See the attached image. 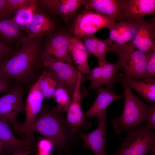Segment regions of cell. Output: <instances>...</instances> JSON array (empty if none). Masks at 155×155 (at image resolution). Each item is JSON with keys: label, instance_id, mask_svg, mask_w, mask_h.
Masks as SVG:
<instances>
[{"label": "cell", "instance_id": "cell-1", "mask_svg": "<svg viewBox=\"0 0 155 155\" xmlns=\"http://www.w3.org/2000/svg\"><path fill=\"white\" fill-rule=\"evenodd\" d=\"M42 49V37L22 44L20 50L11 58L0 61V78L13 80L21 84L30 82L35 76Z\"/></svg>", "mask_w": 155, "mask_h": 155}, {"label": "cell", "instance_id": "cell-2", "mask_svg": "<svg viewBox=\"0 0 155 155\" xmlns=\"http://www.w3.org/2000/svg\"><path fill=\"white\" fill-rule=\"evenodd\" d=\"M34 131L50 140L56 148L61 149L75 140L77 132L61 112L52 110L47 104L42 106L37 116Z\"/></svg>", "mask_w": 155, "mask_h": 155}, {"label": "cell", "instance_id": "cell-3", "mask_svg": "<svg viewBox=\"0 0 155 155\" xmlns=\"http://www.w3.org/2000/svg\"><path fill=\"white\" fill-rule=\"evenodd\" d=\"M39 81L37 80L32 84L26 98L25 121L21 122L17 121L11 127L15 133L34 148L36 143L34 136V125L44 99L39 87Z\"/></svg>", "mask_w": 155, "mask_h": 155}, {"label": "cell", "instance_id": "cell-4", "mask_svg": "<svg viewBox=\"0 0 155 155\" xmlns=\"http://www.w3.org/2000/svg\"><path fill=\"white\" fill-rule=\"evenodd\" d=\"M122 85L124 89L123 110L121 115L113 121V128L119 134L123 130L127 131L144 124L148 106L133 94L128 86L125 84Z\"/></svg>", "mask_w": 155, "mask_h": 155}, {"label": "cell", "instance_id": "cell-5", "mask_svg": "<svg viewBox=\"0 0 155 155\" xmlns=\"http://www.w3.org/2000/svg\"><path fill=\"white\" fill-rule=\"evenodd\" d=\"M110 45L112 51L117 55L118 61L126 77L135 80L145 79L148 60L150 55L136 50L127 44L120 45L113 42Z\"/></svg>", "mask_w": 155, "mask_h": 155}, {"label": "cell", "instance_id": "cell-6", "mask_svg": "<svg viewBox=\"0 0 155 155\" xmlns=\"http://www.w3.org/2000/svg\"><path fill=\"white\" fill-rule=\"evenodd\" d=\"M119 150L108 155H147L155 147V133L144 125L135 127L127 131Z\"/></svg>", "mask_w": 155, "mask_h": 155}, {"label": "cell", "instance_id": "cell-7", "mask_svg": "<svg viewBox=\"0 0 155 155\" xmlns=\"http://www.w3.org/2000/svg\"><path fill=\"white\" fill-rule=\"evenodd\" d=\"M49 36L37 62V67L42 62L46 61H58L71 64L73 61L69 49L71 36L64 31Z\"/></svg>", "mask_w": 155, "mask_h": 155}, {"label": "cell", "instance_id": "cell-8", "mask_svg": "<svg viewBox=\"0 0 155 155\" xmlns=\"http://www.w3.org/2000/svg\"><path fill=\"white\" fill-rule=\"evenodd\" d=\"M116 22L107 16L85 8L75 19L73 32L74 36L80 38L94 34L101 29L108 28Z\"/></svg>", "mask_w": 155, "mask_h": 155}, {"label": "cell", "instance_id": "cell-9", "mask_svg": "<svg viewBox=\"0 0 155 155\" xmlns=\"http://www.w3.org/2000/svg\"><path fill=\"white\" fill-rule=\"evenodd\" d=\"M24 94L21 84L16 83L6 93L0 96V117L11 127L17 121L18 115L25 111Z\"/></svg>", "mask_w": 155, "mask_h": 155}, {"label": "cell", "instance_id": "cell-10", "mask_svg": "<svg viewBox=\"0 0 155 155\" xmlns=\"http://www.w3.org/2000/svg\"><path fill=\"white\" fill-rule=\"evenodd\" d=\"M41 64L53 75L59 86L64 88L72 97L79 71L71 64L60 61H44Z\"/></svg>", "mask_w": 155, "mask_h": 155}, {"label": "cell", "instance_id": "cell-11", "mask_svg": "<svg viewBox=\"0 0 155 155\" xmlns=\"http://www.w3.org/2000/svg\"><path fill=\"white\" fill-rule=\"evenodd\" d=\"M154 20L148 21L144 18L135 20V34L127 44L145 54L155 50Z\"/></svg>", "mask_w": 155, "mask_h": 155}, {"label": "cell", "instance_id": "cell-12", "mask_svg": "<svg viewBox=\"0 0 155 155\" xmlns=\"http://www.w3.org/2000/svg\"><path fill=\"white\" fill-rule=\"evenodd\" d=\"M96 118L98 122L96 129L87 133L81 131L80 136L83 140L84 147L90 150L94 155H108L105 150L107 140V112L99 114Z\"/></svg>", "mask_w": 155, "mask_h": 155}, {"label": "cell", "instance_id": "cell-13", "mask_svg": "<svg viewBox=\"0 0 155 155\" xmlns=\"http://www.w3.org/2000/svg\"><path fill=\"white\" fill-rule=\"evenodd\" d=\"M82 77V73L79 71L71 101L66 111L67 122L77 131L78 129L80 128L87 129L92 126L91 123L84 117L81 108V102L84 94L81 92L80 88Z\"/></svg>", "mask_w": 155, "mask_h": 155}, {"label": "cell", "instance_id": "cell-14", "mask_svg": "<svg viewBox=\"0 0 155 155\" xmlns=\"http://www.w3.org/2000/svg\"><path fill=\"white\" fill-rule=\"evenodd\" d=\"M54 22L38 7L26 33L27 36L16 42V44L28 42L32 39L49 35L56 29Z\"/></svg>", "mask_w": 155, "mask_h": 155}, {"label": "cell", "instance_id": "cell-15", "mask_svg": "<svg viewBox=\"0 0 155 155\" xmlns=\"http://www.w3.org/2000/svg\"><path fill=\"white\" fill-rule=\"evenodd\" d=\"M85 8L107 16L117 22L125 20L123 16L125 0H83Z\"/></svg>", "mask_w": 155, "mask_h": 155}, {"label": "cell", "instance_id": "cell-16", "mask_svg": "<svg viewBox=\"0 0 155 155\" xmlns=\"http://www.w3.org/2000/svg\"><path fill=\"white\" fill-rule=\"evenodd\" d=\"M83 5L82 0H40L39 6L44 11L67 19Z\"/></svg>", "mask_w": 155, "mask_h": 155}, {"label": "cell", "instance_id": "cell-17", "mask_svg": "<svg viewBox=\"0 0 155 155\" xmlns=\"http://www.w3.org/2000/svg\"><path fill=\"white\" fill-rule=\"evenodd\" d=\"M13 131L9 124L0 117V141L4 155H10L15 150L20 148L32 151L34 150L25 141L16 137Z\"/></svg>", "mask_w": 155, "mask_h": 155}, {"label": "cell", "instance_id": "cell-18", "mask_svg": "<svg viewBox=\"0 0 155 155\" xmlns=\"http://www.w3.org/2000/svg\"><path fill=\"white\" fill-rule=\"evenodd\" d=\"M109 37L105 39L109 45L113 43L122 45L133 39L136 32L135 20L116 22L108 28Z\"/></svg>", "mask_w": 155, "mask_h": 155}, {"label": "cell", "instance_id": "cell-19", "mask_svg": "<svg viewBox=\"0 0 155 155\" xmlns=\"http://www.w3.org/2000/svg\"><path fill=\"white\" fill-rule=\"evenodd\" d=\"M118 82L134 89L146 102H155V80L154 79L135 80L126 77L124 74H118Z\"/></svg>", "mask_w": 155, "mask_h": 155}, {"label": "cell", "instance_id": "cell-20", "mask_svg": "<svg viewBox=\"0 0 155 155\" xmlns=\"http://www.w3.org/2000/svg\"><path fill=\"white\" fill-rule=\"evenodd\" d=\"M148 15H155V0H125L123 12L125 20H135Z\"/></svg>", "mask_w": 155, "mask_h": 155}, {"label": "cell", "instance_id": "cell-21", "mask_svg": "<svg viewBox=\"0 0 155 155\" xmlns=\"http://www.w3.org/2000/svg\"><path fill=\"white\" fill-rule=\"evenodd\" d=\"M96 94L93 104L84 114L85 118L96 117L99 114L107 112V107L112 102L124 96V93L116 94L106 88L102 86L98 88Z\"/></svg>", "mask_w": 155, "mask_h": 155}, {"label": "cell", "instance_id": "cell-22", "mask_svg": "<svg viewBox=\"0 0 155 155\" xmlns=\"http://www.w3.org/2000/svg\"><path fill=\"white\" fill-rule=\"evenodd\" d=\"M10 16L0 18V42L9 47L26 36Z\"/></svg>", "mask_w": 155, "mask_h": 155}, {"label": "cell", "instance_id": "cell-23", "mask_svg": "<svg viewBox=\"0 0 155 155\" xmlns=\"http://www.w3.org/2000/svg\"><path fill=\"white\" fill-rule=\"evenodd\" d=\"M69 50L78 70L89 74L91 69L88 61L89 54L80 38L71 36Z\"/></svg>", "mask_w": 155, "mask_h": 155}, {"label": "cell", "instance_id": "cell-24", "mask_svg": "<svg viewBox=\"0 0 155 155\" xmlns=\"http://www.w3.org/2000/svg\"><path fill=\"white\" fill-rule=\"evenodd\" d=\"M89 54L97 58L98 65L106 61L107 53L112 51V48L105 40H101L94 34L84 36L80 38Z\"/></svg>", "mask_w": 155, "mask_h": 155}, {"label": "cell", "instance_id": "cell-25", "mask_svg": "<svg viewBox=\"0 0 155 155\" xmlns=\"http://www.w3.org/2000/svg\"><path fill=\"white\" fill-rule=\"evenodd\" d=\"M102 71L100 83V87L104 85L106 88L115 93L114 88V85L118 82V72L123 71L122 68L119 63H115L105 61L102 64Z\"/></svg>", "mask_w": 155, "mask_h": 155}, {"label": "cell", "instance_id": "cell-26", "mask_svg": "<svg viewBox=\"0 0 155 155\" xmlns=\"http://www.w3.org/2000/svg\"><path fill=\"white\" fill-rule=\"evenodd\" d=\"M38 2L24 6L14 13L12 19L18 26L26 32L39 6Z\"/></svg>", "mask_w": 155, "mask_h": 155}, {"label": "cell", "instance_id": "cell-27", "mask_svg": "<svg viewBox=\"0 0 155 155\" xmlns=\"http://www.w3.org/2000/svg\"><path fill=\"white\" fill-rule=\"evenodd\" d=\"M59 85L51 74L44 70L40 75L39 87L44 99L49 100L53 98Z\"/></svg>", "mask_w": 155, "mask_h": 155}, {"label": "cell", "instance_id": "cell-28", "mask_svg": "<svg viewBox=\"0 0 155 155\" xmlns=\"http://www.w3.org/2000/svg\"><path fill=\"white\" fill-rule=\"evenodd\" d=\"M57 105L54 110L60 112L67 111L71 103V96L67 91L61 86L57 88L53 97Z\"/></svg>", "mask_w": 155, "mask_h": 155}, {"label": "cell", "instance_id": "cell-29", "mask_svg": "<svg viewBox=\"0 0 155 155\" xmlns=\"http://www.w3.org/2000/svg\"><path fill=\"white\" fill-rule=\"evenodd\" d=\"M39 0H6L4 6L0 12V18L10 16L20 7L34 3Z\"/></svg>", "mask_w": 155, "mask_h": 155}, {"label": "cell", "instance_id": "cell-30", "mask_svg": "<svg viewBox=\"0 0 155 155\" xmlns=\"http://www.w3.org/2000/svg\"><path fill=\"white\" fill-rule=\"evenodd\" d=\"M102 71L101 65L91 69L89 76L87 78V80L90 81V83L88 90L96 89L100 87V83Z\"/></svg>", "mask_w": 155, "mask_h": 155}, {"label": "cell", "instance_id": "cell-31", "mask_svg": "<svg viewBox=\"0 0 155 155\" xmlns=\"http://www.w3.org/2000/svg\"><path fill=\"white\" fill-rule=\"evenodd\" d=\"M144 125L148 129L155 130V104L148 106Z\"/></svg>", "mask_w": 155, "mask_h": 155}, {"label": "cell", "instance_id": "cell-32", "mask_svg": "<svg viewBox=\"0 0 155 155\" xmlns=\"http://www.w3.org/2000/svg\"><path fill=\"white\" fill-rule=\"evenodd\" d=\"M155 76V50L148 58L145 79H154Z\"/></svg>", "mask_w": 155, "mask_h": 155}, {"label": "cell", "instance_id": "cell-33", "mask_svg": "<svg viewBox=\"0 0 155 155\" xmlns=\"http://www.w3.org/2000/svg\"><path fill=\"white\" fill-rule=\"evenodd\" d=\"M16 52L14 49L6 46L0 42V61L10 58Z\"/></svg>", "mask_w": 155, "mask_h": 155}, {"label": "cell", "instance_id": "cell-34", "mask_svg": "<svg viewBox=\"0 0 155 155\" xmlns=\"http://www.w3.org/2000/svg\"><path fill=\"white\" fill-rule=\"evenodd\" d=\"M53 146L52 143L49 140H42L38 145L39 152L49 153L52 150Z\"/></svg>", "mask_w": 155, "mask_h": 155}, {"label": "cell", "instance_id": "cell-35", "mask_svg": "<svg viewBox=\"0 0 155 155\" xmlns=\"http://www.w3.org/2000/svg\"><path fill=\"white\" fill-rule=\"evenodd\" d=\"M11 80L0 78V94L6 93L11 88Z\"/></svg>", "mask_w": 155, "mask_h": 155}, {"label": "cell", "instance_id": "cell-36", "mask_svg": "<svg viewBox=\"0 0 155 155\" xmlns=\"http://www.w3.org/2000/svg\"><path fill=\"white\" fill-rule=\"evenodd\" d=\"M32 151L23 149H18L15 150L12 153V155H28Z\"/></svg>", "mask_w": 155, "mask_h": 155}, {"label": "cell", "instance_id": "cell-37", "mask_svg": "<svg viewBox=\"0 0 155 155\" xmlns=\"http://www.w3.org/2000/svg\"><path fill=\"white\" fill-rule=\"evenodd\" d=\"M6 2V0H0V12L4 7Z\"/></svg>", "mask_w": 155, "mask_h": 155}, {"label": "cell", "instance_id": "cell-38", "mask_svg": "<svg viewBox=\"0 0 155 155\" xmlns=\"http://www.w3.org/2000/svg\"><path fill=\"white\" fill-rule=\"evenodd\" d=\"M0 155H4L3 152V147L1 142L0 141Z\"/></svg>", "mask_w": 155, "mask_h": 155}, {"label": "cell", "instance_id": "cell-39", "mask_svg": "<svg viewBox=\"0 0 155 155\" xmlns=\"http://www.w3.org/2000/svg\"><path fill=\"white\" fill-rule=\"evenodd\" d=\"M150 155H155V147L150 152Z\"/></svg>", "mask_w": 155, "mask_h": 155}]
</instances>
